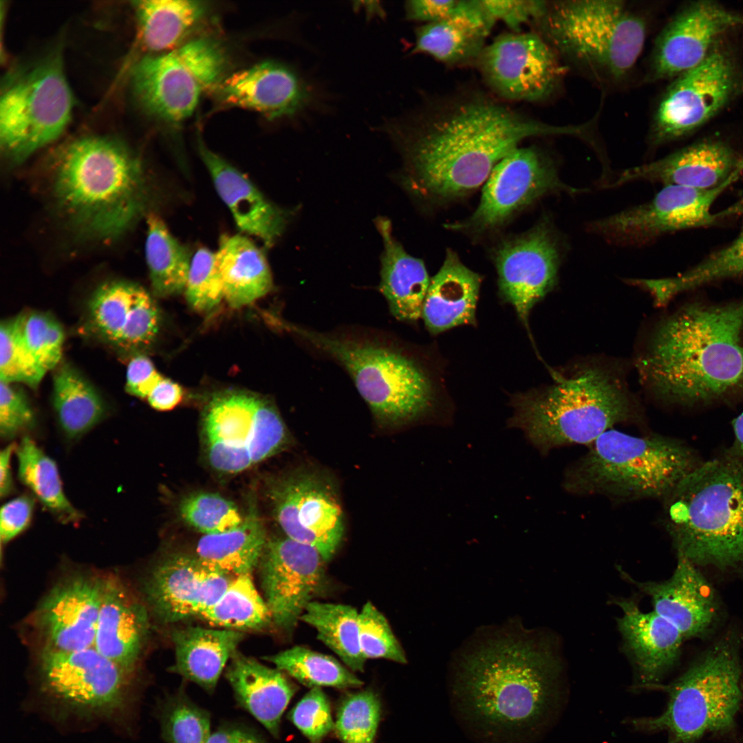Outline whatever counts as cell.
Returning a JSON list of instances; mask_svg holds the SVG:
<instances>
[{"instance_id": "1", "label": "cell", "mask_w": 743, "mask_h": 743, "mask_svg": "<svg viewBox=\"0 0 743 743\" xmlns=\"http://www.w3.org/2000/svg\"><path fill=\"white\" fill-rule=\"evenodd\" d=\"M396 129L402 141L410 184L437 201L467 195L524 140L579 135V126L532 119L482 93L442 100L414 121Z\"/></svg>"}, {"instance_id": "2", "label": "cell", "mask_w": 743, "mask_h": 743, "mask_svg": "<svg viewBox=\"0 0 743 743\" xmlns=\"http://www.w3.org/2000/svg\"><path fill=\"white\" fill-rule=\"evenodd\" d=\"M559 667L543 638L512 627L494 634L455 669L457 721L480 743H531L556 710Z\"/></svg>"}, {"instance_id": "3", "label": "cell", "mask_w": 743, "mask_h": 743, "mask_svg": "<svg viewBox=\"0 0 743 743\" xmlns=\"http://www.w3.org/2000/svg\"><path fill=\"white\" fill-rule=\"evenodd\" d=\"M637 365L643 383L669 405L743 399V297L683 304L656 326Z\"/></svg>"}, {"instance_id": "4", "label": "cell", "mask_w": 743, "mask_h": 743, "mask_svg": "<svg viewBox=\"0 0 743 743\" xmlns=\"http://www.w3.org/2000/svg\"><path fill=\"white\" fill-rule=\"evenodd\" d=\"M52 190L58 209L78 233L105 241L128 230L147 200L138 158L120 142L100 137L78 139L61 151Z\"/></svg>"}, {"instance_id": "5", "label": "cell", "mask_w": 743, "mask_h": 743, "mask_svg": "<svg viewBox=\"0 0 743 743\" xmlns=\"http://www.w3.org/2000/svg\"><path fill=\"white\" fill-rule=\"evenodd\" d=\"M552 375L550 385L513 396L508 422L543 454L566 445H590L614 425L640 418L638 404L615 369L590 364L567 376Z\"/></svg>"}, {"instance_id": "6", "label": "cell", "mask_w": 743, "mask_h": 743, "mask_svg": "<svg viewBox=\"0 0 743 743\" xmlns=\"http://www.w3.org/2000/svg\"><path fill=\"white\" fill-rule=\"evenodd\" d=\"M663 500L678 554L697 566H743V458L702 460Z\"/></svg>"}, {"instance_id": "7", "label": "cell", "mask_w": 743, "mask_h": 743, "mask_svg": "<svg viewBox=\"0 0 743 743\" xmlns=\"http://www.w3.org/2000/svg\"><path fill=\"white\" fill-rule=\"evenodd\" d=\"M292 330L346 369L380 424L396 427L431 418L440 420L438 381L410 353L362 336L300 327Z\"/></svg>"}, {"instance_id": "8", "label": "cell", "mask_w": 743, "mask_h": 743, "mask_svg": "<svg viewBox=\"0 0 743 743\" xmlns=\"http://www.w3.org/2000/svg\"><path fill=\"white\" fill-rule=\"evenodd\" d=\"M702 461L691 446L676 438L634 436L611 429L568 470L564 486L580 495L664 499Z\"/></svg>"}, {"instance_id": "9", "label": "cell", "mask_w": 743, "mask_h": 743, "mask_svg": "<svg viewBox=\"0 0 743 743\" xmlns=\"http://www.w3.org/2000/svg\"><path fill=\"white\" fill-rule=\"evenodd\" d=\"M742 671L737 640L722 639L669 685L649 687L668 693L667 707L658 716L632 723L639 731L667 732V743H695L709 733L729 734L742 702Z\"/></svg>"}, {"instance_id": "10", "label": "cell", "mask_w": 743, "mask_h": 743, "mask_svg": "<svg viewBox=\"0 0 743 743\" xmlns=\"http://www.w3.org/2000/svg\"><path fill=\"white\" fill-rule=\"evenodd\" d=\"M535 25L552 47L614 78L633 67L646 37L643 18L616 0L548 2Z\"/></svg>"}, {"instance_id": "11", "label": "cell", "mask_w": 743, "mask_h": 743, "mask_svg": "<svg viewBox=\"0 0 743 743\" xmlns=\"http://www.w3.org/2000/svg\"><path fill=\"white\" fill-rule=\"evenodd\" d=\"M74 105L60 55L54 54L12 77L0 98V142L14 160L56 139Z\"/></svg>"}, {"instance_id": "12", "label": "cell", "mask_w": 743, "mask_h": 743, "mask_svg": "<svg viewBox=\"0 0 743 743\" xmlns=\"http://www.w3.org/2000/svg\"><path fill=\"white\" fill-rule=\"evenodd\" d=\"M228 59L213 39L191 40L160 54L143 57L132 71L134 93L143 107L171 122L183 121L202 96L224 79Z\"/></svg>"}, {"instance_id": "13", "label": "cell", "mask_w": 743, "mask_h": 743, "mask_svg": "<svg viewBox=\"0 0 743 743\" xmlns=\"http://www.w3.org/2000/svg\"><path fill=\"white\" fill-rule=\"evenodd\" d=\"M203 424L209 462L222 473L241 472L274 455L289 441L274 406L247 393L215 397Z\"/></svg>"}, {"instance_id": "14", "label": "cell", "mask_w": 743, "mask_h": 743, "mask_svg": "<svg viewBox=\"0 0 743 743\" xmlns=\"http://www.w3.org/2000/svg\"><path fill=\"white\" fill-rule=\"evenodd\" d=\"M41 689L66 714L111 719L129 702V674L94 647L74 651L45 648L40 658Z\"/></svg>"}, {"instance_id": "15", "label": "cell", "mask_w": 743, "mask_h": 743, "mask_svg": "<svg viewBox=\"0 0 743 743\" xmlns=\"http://www.w3.org/2000/svg\"><path fill=\"white\" fill-rule=\"evenodd\" d=\"M741 170L711 189L665 185L648 202L590 222L587 230L612 244L638 246L667 233L710 226L720 216L711 211L714 202Z\"/></svg>"}, {"instance_id": "16", "label": "cell", "mask_w": 743, "mask_h": 743, "mask_svg": "<svg viewBox=\"0 0 743 743\" xmlns=\"http://www.w3.org/2000/svg\"><path fill=\"white\" fill-rule=\"evenodd\" d=\"M268 496L286 537L316 549L325 562L335 554L345 530L332 481L319 471L301 469L275 479Z\"/></svg>"}, {"instance_id": "17", "label": "cell", "mask_w": 743, "mask_h": 743, "mask_svg": "<svg viewBox=\"0 0 743 743\" xmlns=\"http://www.w3.org/2000/svg\"><path fill=\"white\" fill-rule=\"evenodd\" d=\"M584 191L561 180L553 162L539 149L517 147L494 166L473 213L448 227L484 232L502 225L517 211L544 195L563 193L573 196Z\"/></svg>"}, {"instance_id": "18", "label": "cell", "mask_w": 743, "mask_h": 743, "mask_svg": "<svg viewBox=\"0 0 743 743\" xmlns=\"http://www.w3.org/2000/svg\"><path fill=\"white\" fill-rule=\"evenodd\" d=\"M475 65L491 91L513 101L547 98L564 72L554 49L536 32L499 36L485 46Z\"/></svg>"}, {"instance_id": "19", "label": "cell", "mask_w": 743, "mask_h": 743, "mask_svg": "<svg viewBox=\"0 0 743 743\" xmlns=\"http://www.w3.org/2000/svg\"><path fill=\"white\" fill-rule=\"evenodd\" d=\"M561 253L556 232L546 221L504 241L496 251L500 296L513 307L529 334L531 310L557 281Z\"/></svg>"}, {"instance_id": "20", "label": "cell", "mask_w": 743, "mask_h": 743, "mask_svg": "<svg viewBox=\"0 0 743 743\" xmlns=\"http://www.w3.org/2000/svg\"><path fill=\"white\" fill-rule=\"evenodd\" d=\"M325 561L314 548L287 537L268 539L258 567L264 600L280 629H293L324 581Z\"/></svg>"}, {"instance_id": "21", "label": "cell", "mask_w": 743, "mask_h": 743, "mask_svg": "<svg viewBox=\"0 0 743 743\" xmlns=\"http://www.w3.org/2000/svg\"><path fill=\"white\" fill-rule=\"evenodd\" d=\"M733 83L730 61L719 52L681 74L668 89L654 116L652 143L678 138L703 124L725 103Z\"/></svg>"}, {"instance_id": "22", "label": "cell", "mask_w": 743, "mask_h": 743, "mask_svg": "<svg viewBox=\"0 0 743 743\" xmlns=\"http://www.w3.org/2000/svg\"><path fill=\"white\" fill-rule=\"evenodd\" d=\"M87 310L92 333L122 351L149 345L158 332L160 314L154 300L142 287L131 281L103 283L91 296Z\"/></svg>"}, {"instance_id": "23", "label": "cell", "mask_w": 743, "mask_h": 743, "mask_svg": "<svg viewBox=\"0 0 743 743\" xmlns=\"http://www.w3.org/2000/svg\"><path fill=\"white\" fill-rule=\"evenodd\" d=\"M233 578L207 568L194 554H175L155 567L146 593L157 616L173 623L200 616L220 599Z\"/></svg>"}, {"instance_id": "24", "label": "cell", "mask_w": 743, "mask_h": 743, "mask_svg": "<svg viewBox=\"0 0 743 743\" xmlns=\"http://www.w3.org/2000/svg\"><path fill=\"white\" fill-rule=\"evenodd\" d=\"M103 585V579L79 575L52 590L37 616L46 648L74 651L94 647Z\"/></svg>"}, {"instance_id": "25", "label": "cell", "mask_w": 743, "mask_h": 743, "mask_svg": "<svg viewBox=\"0 0 743 743\" xmlns=\"http://www.w3.org/2000/svg\"><path fill=\"white\" fill-rule=\"evenodd\" d=\"M739 18L711 2H700L680 12L658 38L652 74L662 79L681 74L701 63L715 38Z\"/></svg>"}, {"instance_id": "26", "label": "cell", "mask_w": 743, "mask_h": 743, "mask_svg": "<svg viewBox=\"0 0 743 743\" xmlns=\"http://www.w3.org/2000/svg\"><path fill=\"white\" fill-rule=\"evenodd\" d=\"M676 568L668 579L640 582L625 577L649 596L654 610L671 623L684 639L699 637L714 625L719 605L715 592L698 566L677 554Z\"/></svg>"}, {"instance_id": "27", "label": "cell", "mask_w": 743, "mask_h": 743, "mask_svg": "<svg viewBox=\"0 0 743 743\" xmlns=\"http://www.w3.org/2000/svg\"><path fill=\"white\" fill-rule=\"evenodd\" d=\"M215 89L225 105L255 111L268 119L295 114L310 97L298 75L274 61H263L237 72Z\"/></svg>"}, {"instance_id": "28", "label": "cell", "mask_w": 743, "mask_h": 743, "mask_svg": "<svg viewBox=\"0 0 743 743\" xmlns=\"http://www.w3.org/2000/svg\"><path fill=\"white\" fill-rule=\"evenodd\" d=\"M743 169L725 145L704 142L689 146L662 159L622 171L610 186L630 182H657L700 189L716 187Z\"/></svg>"}, {"instance_id": "29", "label": "cell", "mask_w": 743, "mask_h": 743, "mask_svg": "<svg viewBox=\"0 0 743 743\" xmlns=\"http://www.w3.org/2000/svg\"><path fill=\"white\" fill-rule=\"evenodd\" d=\"M616 603L622 611L618 629L641 687L657 685L677 663L684 638L671 623L654 610L642 611L634 600Z\"/></svg>"}, {"instance_id": "30", "label": "cell", "mask_w": 743, "mask_h": 743, "mask_svg": "<svg viewBox=\"0 0 743 743\" xmlns=\"http://www.w3.org/2000/svg\"><path fill=\"white\" fill-rule=\"evenodd\" d=\"M495 22L482 0H459L449 16L416 30L413 52L450 66L475 64Z\"/></svg>"}, {"instance_id": "31", "label": "cell", "mask_w": 743, "mask_h": 743, "mask_svg": "<svg viewBox=\"0 0 743 743\" xmlns=\"http://www.w3.org/2000/svg\"><path fill=\"white\" fill-rule=\"evenodd\" d=\"M199 152L221 199L239 228L271 246L281 236L286 213L271 203L239 170L199 142Z\"/></svg>"}, {"instance_id": "32", "label": "cell", "mask_w": 743, "mask_h": 743, "mask_svg": "<svg viewBox=\"0 0 743 743\" xmlns=\"http://www.w3.org/2000/svg\"><path fill=\"white\" fill-rule=\"evenodd\" d=\"M147 627L144 607L117 579H103L95 649L129 674L138 661Z\"/></svg>"}, {"instance_id": "33", "label": "cell", "mask_w": 743, "mask_h": 743, "mask_svg": "<svg viewBox=\"0 0 743 743\" xmlns=\"http://www.w3.org/2000/svg\"><path fill=\"white\" fill-rule=\"evenodd\" d=\"M482 278L448 250L438 272L431 279L422 318L436 335L460 325H476V308Z\"/></svg>"}, {"instance_id": "34", "label": "cell", "mask_w": 743, "mask_h": 743, "mask_svg": "<svg viewBox=\"0 0 743 743\" xmlns=\"http://www.w3.org/2000/svg\"><path fill=\"white\" fill-rule=\"evenodd\" d=\"M237 702L273 736L280 733L281 717L297 686L277 668L236 652L226 670Z\"/></svg>"}, {"instance_id": "35", "label": "cell", "mask_w": 743, "mask_h": 743, "mask_svg": "<svg viewBox=\"0 0 743 743\" xmlns=\"http://www.w3.org/2000/svg\"><path fill=\"white\" fill-rule=\"evenodd\" d=\"M384 244L381 258L380 290L388 302L391 314L402 321H416L430 280L423 261L407 254L393 237L390 222L376 221Z\"/></svg>"}, {"instance_id": "36", "label": "cell", "mask_w": 743, "mask_h": 743, "mask_svg": "<svg viewBox=\"0 0 743 743\" xmlns=\"http://www.w3.org/2000/svg\"><path fill=\"white\" fill-rule=\"evenodd\" d=\"M244 638L239 631L188 627L172 634L173 671L208 691H213L228 660Z\"/></svg>"}, {"instance_id": "37", "label": "cell", "mask_w": 743, "mask_h": 743, "mask_svg": "<svg viewBox=\"0 0 743 743\" xmlns=\"http://www.w3.org/2000/svg\"><path fill=\"white\" fill-rule=\"evenodd\" d=\"M224 288L230 307L248 305L270 292L272 279L263 252L248 238L222 236L216 252Z\"/></svg>"}, {"instance_id": "38", "label": "cell", "mask_w": 743, "mask_h": 743, "mask_svg": "<svg viewBox=\"0 0 743 743\" xmlns=\"http://www.w3.org/2000/svg\"><path fill=\"white\" fill-rule=\"evenodd\" d=\"M268 540L262 522L252 510L236 528L202 536L194 556L204 566L222 574L234 577L252 574Z\"/></svg>"}, {"instance_id": "39", "label": "cell", "mask_w": 743, "mask_h": 743, "mask_svg": "<svg viewBox=\"0 0 743 743\" xmlns=\"http://www.w3.org/2000/svg\"><path fill=\"white\" fill-rule=\"evenodd\" d=\"M52 405L63 432L72 440L88 432L107 413L97 389L68 363L58 366L54 374Z\"/></svg>"}, {"instance_id": "40", "label": "cell", "mask_w": 743, "mask_h": 743, "mask_svg": "<svg viewBox=\"0 0 743 743\" xmlns=\"http://www.w3.org/2000/svg\"><path fill=\"white\" fill-rule=\"evenodd\" d=\"M143 45L153 52H168L203 19L208 10L204 1L141 0L133 1Z\"/></svg>"}, {"instance_id": "41", "label": "cell", "mask_w": 743, "mask_h": 743, "mask_svg": "<svg viewBox=\"0 0 743 743\" xmlns=\"http://www.w3.org/2000/svg\"><path fill=\"white\" fill-rule=\"evenodd\" d=\"M18 475L35 498L61 523H79L83 515L63 490L56 462L29 436L16 448Z\"/></svg>"}, {"instance_id": "42", "label": "cell", "mask_w": 743, "mask_h": 743, "mask_svg": "<svg viewBox=\"0 0 743 743\" xmlns=\"http://www.w3.org/2000/svg\"><path fill=\"white\" fill-rule=\"evenodd\" d=\"M743 274V232L730 244L680 274L660 279H640L638 287L648 292L656 306L702 286Z\"/></svg>"}, {"instance_id": "43", "label": "cell", "mask_w": 743, "mask_h": 743, "mask_svg": "<svg viewBox=\"0 0 743 743\" xmlns=\"http://www.w3.org/2000/svg\"><path fill=\"white\" fill-rule=\"evenodd\" d=\"M147 226L145 257L153 293L158 297L180 294L185 290L192 259L190 252L159 216L149 215Z\"/></svg>"}, {"instance_id": "44", "label": "cell", "mask_w": 743, "mask_h": 743, "mask_svg": "<svg viewBox=\"0 0 743 743\" xmlns=\"http://www.w3.org/2000/svg\"><path fill=\"white\" fill-rule=\"evenodd\" d=\"M300 621L312 627L317 638L354 672H363L366 659L359 640V612L349 605L311 601Z\"/></svg>"}, {"instance_id": "45", "label": "cell", "mask_w": 743, "mask_h": 743, "mask_svg": "<svg viewBox=\"0 0 743 743\" xmlns=\"http://www.w3.org/2000/svg\"><path fill=\"white\" fill-rule=\"evenodd\" d=\"M200 616L213 625L237 631L261 629L272 622L251 574L234 577L220 599Z\"/></svg>"}, {"instance_id": "46", "label": "cell", "mask_w": 743, "mask_h": 743, "mask_svg": "<svg viewBox=\"0 0 743 743\" xmlns=\"http://www.w3.org/2000/svg\"><path fill=\"white\" fill-rule=\"evenodd\" d=\"M276 668L312 688H358L363 682L335 658L297 645L266 658Z\"/></svg>"}, {"instance_id": "47", "label": "cell", "mask_w": 743, "mask_h": 743, "mask_svg": "<svg viewBox=\"0 0 743 743\" xmlns=\"http://www.w3.org/2000/svg\"><path fill=\"white\" fill-rule=\"evenodd\" d=\"M378 695L371 689L346 694L338 706L334 730L343 743H373L381 717Z\"/></svg>"}, {"instance_id": "48", "label": "cell", "mask_w": 743, "mask_h": 743, "mask_svg": "<svg viewBox=\"0 0 743 743\" xmlns=\"http://www.w3.org/2000/svg\"><path fill=\"white\" fill-rule=\"evenodd\" d=\"M21 341L45 372L58 366L65 334L61 323L48 313L30 311L15 316Z\"/></svg>"}, {"instance_id": "49", "label": "cell", "mask_w": 743, "mask_h": 743, "mask_svg": "<svg viewBox=\"0 0 743 743\" xmlns=\"http://www.w3.org/2000/svg\"><path fill=\"white\" fill-rule=\"evenodd\" d=\"M184 521L204 535L236 528L244 518L233 502L213 493H197L185 497L180 505Z\"/></svg>"}, {"instance_id": "50", "label": "cell", "mask_w": 743, "mask_h": 743, "mask_svg": "<svg viewBox=\"0 0 743 743\" xmlns=\"http://www.w3.org/2000/svg\"><path fill=\"white\" fill-rule=\"evenodd\" d=\"M45 372L23 345L16 318L2 321L0 327V380L22 383L36 388Z\"/></svg>"}, {"instance_id": "51", "label": "cell", "mask_w": 743, "mask_h": 743, "mask_svg": "<svg viewBox=\"0 0 743 743\" xmlns=\"http://www.w3.org/2000/svg\"><path fill=\"white\" fill-rule=\"evenodd\" d=\"M184 292L189 304L199 312L209 311L222 301L223 281L216 252L206 248L197 250L191 259Z\"/></svg>"}, {"instance_id": "52", "label": "cell", "mask_w": 743, "mask_h": 743, "mask_svg": "<svg viewBox=\"0 0 743 743\" xmlns=\"http://www.w3.org/2000/svg\"><path fill=\"white\" fill-rule=\"evenodd\" d=\"M162 727L169 743H208L212 733L208 714L182 697L171 699L165 706Z\"/></svg>"}, {"instance_id": "53", "label": "cell", "mask_w": 743, "mask_h": 743, "mask_svg": "<svg viewBox=\"0 0 743 743\" xmlns=\"http://www.w3.org/2000/svg\"><path fill=\"white\" fill-rule=\"evenodd\" d=\"M359 640L365 658L407 663L405 654L386 617L370 601L359 612Z\"/></svg>"}, {"instance_id": "54", "label": "cell", "mask_w": 743, "mask_h": 743, "mask_svg": "<svg viewBox=\"0 0 743 743\" xmlns=\"http://www.w3.org/2000/svg\"><path fill=\"white\" fill-rule=\"evenodd\" d=\"M288 718L310 743H321L334 729L330 701L319 687L312 688L290 711Z\"/></svg>"}, {"instance_id": "55", "label": "cell", "mask_w": 743, "mask_h": 743, "mask_svg": "<svg viewBox=\"0 0 743 743\" xmlns=\"http://www.w3.org/2000/svg\"><path fill=\"white\" fill-rule=\"evenodd\" d=\"M35 424L34 411L25 393L12 383L0 381V433L10 439Z\"/></svg>"}, {"instance_id": "56", "label": "cell", "mask_w": 743, "mask_h": 743, "mask_svg": "<svg viewBox=\"0 0 743 743\" xmlns=\"http://www.w3.org/2000/svg\"><path fill=\"white\" fill-rule=\"evenodd\" d=\"M482 1L495 21L504 22L513 32H521L527 23L536 24L548 6L545 1Z\"/></svg>"}, {"instance_id": "57", "label": "cell", "mask_w": 743, "mask_h": 743, "mask_svg": "<svg viewBox=\"0 0 743 743\" xmlns=\"http://www.w3.org/2000/svg\"><path fill=\"white\" fill-rule=\"evenodd\" d=\"M34 508L32 496L23 495L2 506L0 513V539L6 543L24 531L31 522Z\"/></svg>"}, {"instance_id": "58", "label": "cell", "mask_w": 743, "mask_h": 743, "mask_svg": "<svg viewBox=\"0 0 743 743\" xmlns=\"http://www.w3.org/2000/svg\"><path fill=\"white\" fill-rule=\"evenodd\" d=\"M162 378L149 358L138 355L127 365L126 390L133 396L147 399Z\"/></svg>"}, {"instance_id": "59", "label": "cell", "mask_w": 743, "mask_h": 743, "mask_svg": "<svg viewBox=\"0 0 743 743\" xmlns=\"http://www.w3.org/2000/svg\"><path fill=\"white\" fill-rule=\"evenodd\" d=\"M459 0H412L405 6L406 17L424 24L440 21L449 16Z\"/></svg>"}, {"instance_id": "60", "label": "cell", "mask_w": 743, "mask_h": 743, "mask_svg": "<svg viewBox=\"0 0 743 743\" xmlns=\"http://www.w3.org/2000/svg\"><path fill=\"white\" fill-rule=\"evenodd\" d=\"M182 396V389L178 384L163 377L147 400L153 408L159 411H168L180 402Z\"/></svg>"}, {"instance_id": "61", "label": "cell", "mask_w": 743, "mask_h": 743, "mask_svg": "<svg viewBox=\"0 0 743 743\" xmlns=\"http://www.w3.org/2000/svg\"><path fill=\"white\" fill-rule=\"evenodd\" d=\"M208 743H265L254 734L238 728H224L211 733Z\"/></svg>"}, {"instance_id": "62", "label": "cell", "mask_w": 743, "mask_h": 743, "mask_svg": "<svg viewBox=\"0 0 743 743\" xmlns=\"http://www.w3.org/2000/svg\"><path fill=\"white\" fill-rule=\"evenodd\" d=\"M17 446L14 443L6 446L0 453V495L6 497L13 490L11 459Z\"/></svg>"}, {"instance_id": "63", "label": "cell", "mask_w": 743, "mask_h": 743, "mask_svg": "<svg viewBox=\"0 0 743 743\" xmlns=\"http://www.w3.org/2000/svg\"><path fill=\"white\" fill-rule=\"evenodd\" d=\"M732 429L733 441L727 451L743 458V411L733 419Z\"/></svg>"}, {"instance_id": "64", "label": "cell", "mask_w": 743, "mask_h": 743, "mask_svg": "<svg viewBox=\"0 0 743 743\" xmlns=\"http://www.w3.org/2000/svg\"><path fill=\"white\" fill-rule=\"evenodd\" d=\"M742 702H743V671H742Z\"/></svg>"}]
</instances>
